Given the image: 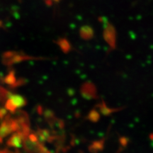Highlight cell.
Instances as JSON below:
<instances>
[{"label":"cell","instance_id":"ffe728a7","mask_svg":"<svg viewBox=\"0 0 153 153\" xmlns=\"http://www.w3.org/2000/svg\"><path fill=\"white\" fill-rule=\"evenodd\" d=\"M36 111H37V114L38 115H43V111H44V109L43 108V106H41V105H38L37 106H36Z\"/></svg>","mask_w":153,"mask_h":153},{"label":"cell","instance_id":"7c38bea8","mask_svg":"<svg viewBox=\"0 0 153 153\" xmlns=\"http://www.w3.org/2000/svg\"><path fill=\"white\" fill-rule=\"evenodd\" d=\"M104 140L96 141V142L93 143L92 144L90 145V147H89V150L93 153H97L99 151L102 150L103 148H104Z\"/></svg>","mask_w":153,"mask_h":153},{"label":"cell","instance_id":"ba28073f","mask_svg":"<svg viewBox=\"0 0 153 153\" xmlns=\"http://www.w3.org/2000/svg\"><path fill=\"white\" fill-rule=\"evenodd\" d=\"M43 115L44 118H45V120H46L47 123H48L51 126H52L53 127V126L56 123V121L57 119L56 118V117H55L54 112H53V111L47 108V109L44 110Z\"/></svg>","mask_w":153,"mask_h":153},{"label":"cell","instance_id":"30bf717a","mask_svg":"<svg viewBox=\"0 0 153 153\" xmlns=\"http://www.w3.org/2000/svg\"><path fill=\"white\" fill-rule=\"evenodd\" d=\"M16 74H15V72L14 70H11L9 72V73L6 75V76L4 78L3 82H4L6 85H7L9 86L11 88L13 87V86L15 85L16 82Z\"/></svg>","mask_w":153,"mask_h":153},{"label":"cell","instance_id":"8fae6325","mask_svg":"<svg viewBox=\"0 0 153 153\" xmlns=\"http://www.w3.org/2000/svg\"><path fill=\"white\" fill-rule=\"evenodd\" d=\"M99 109L100 111V112L104 116H109L110 114H113L114 112L118 111H119V108H116V109H114V108H108V107L106 106V104L104 102H102L101 104L98 105Z\"/></svg>","mask_w":153,"mask_h":153},{"label":"cell","instance_id":"9c48e42d","mask_svg":"<svg viewBox=\"0 0 153 153\" xmlns=\"http://www.w3.org/2000/svg\"><path fill=\"white\" fill-rule=\"evenodd\" d=\"M94 30L90 26H83L80 30V36L85 40H90L94 36Z\"/></svg>","mask_w":153,"mask_h":153},{"label":"cell","instance_id":"4fadbf2b","mask_svg":"<svg viewBox=\"0 0 153 153\" xmlns=\"http://www.w3.org/2000/svg\"><path fill=\"white\" fill-rule=\"evenodd\" d=\"M10 94V91H7V89L0 85V104H5L6 101L9 99Z\"/></svg>","mask_w":153,"mask_h":153},{"label":"cell","instance_id":"52a82bcc","mask_svg":"<svg viewBox=\"0 0 153 153\" xmlns=\"http://www.w3.org/2000/svg\"><path fill=\"white\" fill-rule=\"evenodd\" d=\"M9 99L12 101V103L15 105V106L17 108H22L27 104V100L25 97H23L22 95L19 94H15L11 93L9 95Z\"/></svg>","mask_w":153,"mask_h":153},{"label":"cell","instance_id":"7a4b0ae2","mask_svg":"<svg viewBox=\"0 0 153 153\" xmlns=\"http://www.w3.org/2000/svg\"><path fill=\"white\" fill-rule=\"evenodd\" d=\"M11 120L10 115H7L4 119L0 123V143H2L4 138L7 137L9 134L14 133L11 126Z\"/></svg>","mask_w":153,"mask_h":153},{"label":"cell","instance_id":"5b68a950","mask_svg":"<svg viewBox=\"0 0 153 153\" xmlns=\"http://www.w3.org/2000/svg\"><path fill=\"white\" fill-rule=\"evenodd\" d=\"M40 142H32L28 139V137H26L23 142V147L26 153H38L40 149Z\"/></svg>","mask_w":153,"mask_h":153},{"label":"cell","instance_id":"6da1fadb","mask_svg":"<svg viewBox=\"0 0 153 153\" xmlns=\"http://www.w3.org/2000/svg\"><path fill=\"white\" fill-rule=\"evenodd\" d=\"M104 38L105 41L111 48H116V33L114 26L110 23H106L104 26Z\"/></svg>","mask_w":153,"mask_h":153},{"label":"cell","instance_id":"e0dca14e","mask_svg":"<svg viewBox=\"0 0 153 153\" xmlns=\"http://www.w3.org/2000/svg\"><path fill=\"white\" fill-rule=\"evenodd\" d=\"M26 82H27V81H26V79H23V78H19V79H18L16 80V83H15V85L13 86L12 89H16V88L22 87V86H24V85H26Z\"/></svg>","mask_w":153,"mask_h":153},{"label":"cell","instance_id":"44dd1931","mask_svg":"<svg viewBox=\"0 0 153 153\" xmlns=\"http://www.w3.org/2000/svg\"><path fill=\"white\" fill-rule=\"evenodd\" d=\"M122 138H123V140L122 141L121 140H120V143H121V144L123 145H126V144H127V143H128L127 139H126V137H122Z\"/></svg>","mask_w":153,"mask_h":153},{"label":"cell","instance_id":"8992f818","mask_svg":"<svg viewBox=\"0 0 153 153\" xmlns=\"http://www.w3.org/2000/svg\"><path fill=\"white\" fill-rule=\"evenodd\" d=\"M36 134H37L38 137L39 142L41 143L45 142V141L50 143H53L55 140V139L56 138L54 135H51V132L47 129H38Z\"/></svg>","mask_w":153,"mask_h":153},{"label":"cell","instance_id":"2e32d148","mask_svg":"<svg viewBox=\"0 0 153 153\" xmlns=\"http://www.w3.org/2000/svg\"><path fill=\"white\" fill-rule=\"evenodd\" d=\"M60 45L61 48H62V50L64 51L65 53H68L70 51V44H69L68 42L65 41V40H63V41H61L60 43Z\"/></svg>","mask_w":153,"mask_h":153},{"label":"cell","instance_id":"ac0fdd59","mask_svg":"<svg viewBox=\"0 0 153 153\" xmlns=\"http://www.w3.org/2000/svg\"><path fill=\"white\" fill-rule=\"evenodd\" d=\"M8 115V111L4 107H0V120H3Z\"/></svg>","mask_w":153,"mask_h":153},{"label":"cell","instance_id":"5bb4252c","mask_svg":"<svg viewBox=\"0 0 153 153\" xmlns=\"http://www.w3.org/2000/svg\"><path fill=\"white\" fill-rule=\"evenodd\" d=\"M87 118L90 121L96 123V122L99 121V120L100 119V114H99V112L97 110L93 109L88 114Z\"/></svg>","mask_w":153,"mask_h":153},{"label":"cell","instance_id":"277c9868","mask_svg":"<svg viewBox=\"0 0 153 153\" xmlns=\"http://www.w3.org/2000/svg\"><path fill=\"white\" fill-rule=\"evenodd\" d=\"M24 137L19 132H16L11 135V137L7 141V145L10 148H19L23 146Z\"/></svg>","mask_w":153,"mask_h":153},{"label":"cell","instance_id":"3957f363","mask_svg":"<svg viewBox=\"0 0 153 153\" xmlns=\"http://www.w3.org/2000/svg\"><path fill=\"white\" fill-rule=\"evenodd\" d=\"M80 92L86 99H92L97 97V89L95 85L90 82L84 83L80 88Z\"/></svg>","mask_w":153,"mask_h":153},{"label":"cell","instance_id":"d6986e66","mask_svg":"<svg viewBox=\"0 0 153 153\" xmlns=\"http://www.w3.org/2000/svg\"><path fill=\"white\" fill-rule=\"evenodd\" d=\"M28 137L30 140L32 141V142H35V143L39 142V140H38V137L37 134H36L34 133H30L29 135H28Z\"/></svg>","mask_w":153,"mask_h":153},{"label":"cell","instance_id":"9a60e30c","mask_svg":"<svg viewBox=\"0 0 153 153\" xmlns=\"http://www.w3.org/2000/svg\"><path fill=\"white\" fill-rule=\"evenodd\" d=\"M4 108L8 111L11 113V114H15L17 110L16 107L15 106V105L13 104L12 101H11L9 99H8L6 101L4 104Z\"/></svg>","mask_w":153,"mask_h":153}]
</instances>
